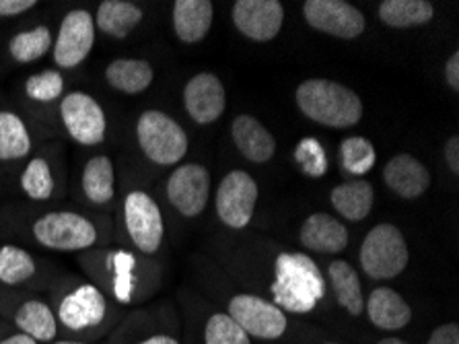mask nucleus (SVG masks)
<instances>
[{"instance_id": "obj_23", "label": "nucleus", "mask_w": 459, "mask_h": 344, "mask_svg": "<svg viewBox=\"0 0 459 344\" xmlns=\"http://www.w3.org/2000/svg\"><path fill=\"white\" fill-rule=\"evenodd\" d=\"M155 70L147 60L116 58L106 68V81L111 89L126 95H138L151 87Z\"/></svg>"}, {"instance_id": "obj_31", "label": "nucleus", "mask_w": 459, "mask_h": 344, "mask_svg": "<svg viewBox=\"0 0 459 344\" xmlns=\"http://www.w3.org/2000/svg\"><path fill=\"white\" fill-rule=\"evenodd\" d=\"M52 48V31L48 25H38L33 30L21 31L13 35L9 41V54L11 58L19 62V65H30V62L41 60L50 52Z\"/></svg>"}, {"instance_id": "obj_29", "label": "nucleus", "mask_w": 459, "mask_h": 344, "mask_svg": "<svg viewBox=\"0 0 459 344\" xmlns=\"http://www.w3.org/2000/svg\"><path fill=\"white\" fill-rule=\"evenodd\" d=\"M108 289L122 304H130L136 295V262L126 251H111L106 258Z\"/></svg>"}, {"instance_id": "obj_15", "label": "nucleus", "mask_w": 459, "mask_h": 344, "mask_svg": "<svg viewBox=\"0 0 459 344\" xmlns=\"http://www.w3.org/2000/svg\"><path fill=\"white\" fill-rule=\"evenodd\" d=\"M184 105L194 122H217L227 105V93L219 76L212 73H200L192 76L184 89Z\"/></svg>"}, {"instance_id": "obj_19", "label": "nucleus", "mask_w": 459, "mask_h": 344, "mask_svg": "<svg viewBox=\"0 0 459 344\" xmlns=\"http://www.w3.org/2000/svg\"><path fill=\"white\" fill-rule=\"evenodd\" d=\"M11 322L17 328V332L31 336L39 344H52L58 339V320H56L52 305L44 299L33 297L21 301L17 310L13 312Z\"/></svg>"}, {"instance_id": "obj_18", "label": "nucleus", "mask_w": 459, "mask_h": 344, "mask_svg": "<svg viewBox=\"0 0 459 344\" xmlns=\"http://www.w3.org/2000/svg\"><path fill=\"white\" fill-rule=\"evenodd\" d=\"M231 137L239 153L252 163H266L274 157L276 138L254 116L241 114L231 124Z\"/></svg>"}, {"instance_id": "obj_35", "label": "nucleus", "mask_w": 459, "mask_h": 344, "mask_svg": "<svg viewBox=\"0 0 459 344\" xmlns=\"http://www.w3.org/2000/svg\"><path fill=\"white\" fill-rule=\"evenodd\" d=\"M204 344H252V340L227 313H214L204 330Z\"/></svg>"}, {"instance_id": "obj_40", "label": "nucleus", "mask_w": 459, "mask_h": 344, "mask_svg": "<svg viewBox=\"0 0 459 344\" xmlns=\"http://www.w3.org/2000/svg\"><path fill=\"white\" fill-rule=\"evenodd\" d=\"M445 79H447L451 89L454 91L459 89V52H454V56L447 60V66H445Z\"/></svg>"}, {"instance_id": "obj_28", "label": "nucleus", "mask_w": 459, "mask_h": 344, "mask_svg": "<svg viewBox=\"0 0 459 344\" xmlns=\"http://www.w3.org/2000/svg\"><path fill=\"white\" fill-rule=\"evenodd\" d=\"M31 135L25 120L15 111H0V161H21L30 155Z\"/></svg>"}, {"instance_id": "obj_25", "label": "nucleus", "mask_w": 459, "mask_h": 344, "mask_svg": "<svg viewBox=\"0 0 459 344\" xmlns=\"http://www.w3.org/2000/svg\"><path fill=\"white\" fill-rule=\"evenodd\" d=\"M373 186L365 180L344 181L332 190V205L346 221H363L373 208Z\"/></svg>"}, {"instance_id": "obj_33", "label": "nucleus", "mask_w": 459, "mask_h": 344, "mask_svg": "<svg viewBox=\"0 0 459 344\" xmlns=\"http://www.w3.org/2000/svg\"><path fill=\"white\" fill-rule=\"evenodd\" d=\"M375 159H377L375 146L365 137H349L340 145V163H342L344 172L352 175H365L371 172Z\"/></svg>"}, {"instance_id": "obj_5", "label": "nucleus", "mask_w": 459, "mask_h": 344, "mask_svg": "<svg viewBox=\"0 0 459 344\" xmlns=\"http://www.w3.org/2000/svg\"><path fill=\"white\" fill-rule=\"evenodd\" d=\"M138 146L157 165H176L187 153V137L182 126L159 110L143 111L136 124Z\"/></svg>"}, {"instance_id": "obj_13", "label": "nucleus", "mask_w": 459, "mask_h": 344, "mask_svg": "<svg viewBox=\"0 0 459 344\" xmlns=\"http://www.w3.org/2000/svg\"><path fill=\"white\" fill-rule=\"evenodd\" d=\"M167 196L184 216H198L211 196V173L198 163L178 167L167 181Z\"/></svg>"}, {"instance_id": "obj_8", "label": "nucleus", "mask_w": 459, "mask_h": 344, "mask_svg": "<svg viewBox=\"0 0 459 344\" xmlns=\"http://www.w3.org/2000/svg\"><path fill=\"white\" fill-rule=\"evenodd\" d=\"M62 124L74 143L95 146L106 140L108 118L100 101L85 91H71L60 101Z\"/></svg>"}, {"instance_id": "obj_42", "label": "nucleus", "mask_w": 459, "mask_h": 344, "mask_svg": "<svg viewBox=\"0 0 459 344\" xmlns=\"http://www.w3.org/2000/svg\"><path fill=\"white\" fill-rule=\"evenodd\" d=\"M134 344H179L173 336H167V334H155V336H149V339L144 340H138Z\"/></svg>"}, {"instance_id": "obj_10", "label": "nucleus", "mask_w": 459, "mask_h": 344, "mask_svg": "<svg viewBox=\"0 0 459 344\" xmlns=\"http://www.w3.org/2000/svg\"><path fill=\"white\" fill-rule=\"evenodd\" d=\"M95 46V21L85 9L66 13L54 40V62L60 68H76L89 58Z\"/></svg>"}, {"instance_id": "obj_9", "label": "nucleus", "mask_w": 459, "mask_h": 344, "mask_svg": "<svg viewBox=\"0 0 459 344\" xmlns=\"http://www.w3.org/2000/svg\"><path fill=\"white\" fill-rule=\"evenodd\" d=\"M124 225L128 237L143 254H157L163 243V215L155 200L143 190H132L124 200Z\"/></svg>"}, {"instance_id": "obj_6", "label": "nucleus", "mask_w": 459, "mask_h": 344, "mask_svg": "<svg viewBox=\"0 0 459 344\" xmlns=\"http://www.w3.org/2000/svg\"><path fill=\"white\" fill-rule=\"evenodd\" d=\"M54 313L58 328H65L73 336H82L106 324L109 301L97 285L81 283L58 301Z\"/></svg>"}, {"instance_id": "obj_16", "label": "nucleus", "mask_w": 459, "mask_h": 344, "mask_svg": "<svg viewBox=\"0 0 459 344\" xmlns=\"http://www.w3.org/2000/svg\"><path fill=\"white\" fill-rule=\"evenodd\" d=\"M384 178L385 184L406 200L419 198L430 188V172L408 153H400L387 161Z\"/></svg>"}, {"instance_id": "obj_45", "label": "nucleus", "mask_w": 459, "mask_h": 344, "mask_svg": "<svg viewBox=\"0 0 459 344\" xmlns=\"http://www.w3.org/2000/svg\"><path fill=\"white\" fill-rule=\"evenodd\" d=\"M325 344H338V342H325Z\"/></svg>"}, {"instance_id": "obj_12", "label": "nucleus", "mask_w": 459, "mask_h": 344, "mask_svg": "<svg viewBox=\"0 0 459 344\" xmlns=\"http://www.w3.org/2000/svg\"><path fill=\"white\" fill-rule=\"evenodd\" d=\"M303 15L313 30L340 40H354L365 31L363 13L344 0H307Z\"/></svg>"}, {"instance_id": "obj_34", "label": "nucleus", "mask_w": 459, "mask_h": 344, "mask_svg": "<svg viewBox=\"0 0 459 344\" xmlns=\"http://www.w3.org/2000/svg\"><path fill=\"white\" fill-rule=\"evenodd\" d=\"M65 93V76L58 70H41L25 81V95L33 101L50 103Z\"/></svg>"}, {"instance_id": "obj_3", "label": "nucleus", "mask_w": 459, "mask_h": 344, "mask_svg": "<svg viewBox=\"0 0 459 344\" xmlns=\"http://www.w3.org/2000/svg\"><path fill=\"white\" fill-rule=\"evenodd\" d=\"M33 240L54 251H82L100 242V229L85 215L73 210H52L31 225Z\"/></svg>"}, {"instance_id": "obj_22", "label": "nucleus", "mask_w": 459, "mask_h": 344, "mask_svg": "<svg viewBox=\"0 0 459 344\" xmlns=\"http://www.w3.org/2000/svg\"><path fill=\"white\" fill-rule=\"evenodd\" d=\"M95 30L114 40H126L141 25L143 9L128 0H103L93 17Z\"/></svg>"}, {"instance_id": "obj_41", "label": "nucleus", "mask_w": 459, "mask_h": 344, "mask_svg": "<svg viewBox=\"0 0 459 344\" xmlns=\"http://www.w3.org/2000/svg\"><path fill=\"white\" fill-rule=\"evenodd\" d=\"M0 344H39L38 340H33L31 336H27L23 332H13V334H6L4 339H0Z\"/></svg>"}, {"instance_id": "obj_7", "label": "nucleus", "mask_w": 459, "mask_h": 344, "mask_svg": "<svg viewBox=\"0 0 459 344\" xmlns=\"http://www.w3.org/2000/svg\"><path fill=\"white\" fill-rule=\"evenodd\" d=\"M229 318L239 324L247 336L260 340H276L287 332L289 320L281 307L257 295L241 293L229 301Z\"/></svg>"}, {"instance_id": "obj_44", "label": "nucleus", "mask_w": 459, "mask_h": 344, "mask_svg": "<svg viewBox=\"0 0 459 344\" xmlns=\"http://www.w3.org/2000/svg\"><path fill=\"white\" fill-rule=\"evenodd\" d=\"M377 344H408V342H406V340H402V339H395V336H389V339L379 340Z\"/></svg>"}, {"instance_id": "obj_21", "label": "nucleus", "mask_w": 459, "mask_h": 344, "mask_svg": "<svg viewBox=\"0 0 459 344\" xmlns=\"http://www.w3.org/2000/svg\"><path fill=\"white\" fill-rule=\"evenodd\" d=\"M212 3L208 0H178L173 3V30L184 44H198L212 25Z\"/></svg>"}, {"instance_id": "obj_4", "label": "nucleus", "mask_w": 459, "mask_h": 344, "mask_svg": "<svg viewBox=\"0 0 459 344\" xmlns=\"http://www.w3.org/2000/svg\"><path fill=\"white\" fill-rule=\"evenodd\" d=\"M410 260L404 234L389 223H379L368 231L360 245V266L373 280H389L406 270Z\"/></svg>"}, {"instance_id": "obj_1", "label": "nucleus", "mask_w": 459, "mask_h": 344, "mask_svg": "<svg viewBox=\"0 0 459 344\" xmlns=\"http://www.w3.org/2000/svg\"><path fill=\"white\" fill-rule=\"evenodd\" d=\"M325 283L319 266L309 256L284 251L274 262L273 304L282 312L309 313L324 299Z\"/></svg>"}, {"instance_id": "obj_26", "label": "nucleus", "mask_w": 459, "mask_h": 344, "mask_svg": "<svg viewBox=\"0 0 459 344\" xmlns=\"http://www.w3.org/2000/svg\"><path fill=\"white\" fill-rule=\"evenodd\" d=\"M328 272L338 305L351 315L363 313L365 297L363 289H360V278L357 275V270H354L349 262H344V260H333Z\"/></svg>"}, {"instance_id": "obj_36", "label": "nucleus", "mask_w": 459, "mask_h": 344, "mask_svg": "<svg viewBox=\"0 0 459 344\" xmlns=\"http://www.w3.org/2000/svg\"><path fill=\"white\" fill-rule=\"evenodd\" d=\"M295 159L297 163L301 165V170L309 178H322V175L328 172V157H325V151L319 140L316 138H303L301 143L297 145L295 149Z\"/></svg>"}, {"instance_id": "obj_37", "label": "nucleus", "mask_w": 459, "mask_h": 344, "mask_svg": "<svg viewBox=\"0 0 459 344\" xmlns=\"http://www.w3.org/2000/svg\"><path fill=\"white\" fill-rule=\"evenodd\" d=\"M427 344H459V324L449 322L430 332Z\"/></svg>"}, {"instance_id": "obj_24", "label": "nucleus", "mask_w": 459, "mask_h": 344, "mask_svg": "<svg viewBox=\"0 0 459 344\" xmlns=\"http://www.w3.org/2000/svg\"><path fill=\"white\" fill-rule=\"evenodd\" d=\"M82 192L91 205H108L116 194V170L114 161L108 155H95L87 161L81 178Z\"/></svg>"}, {"instance_id": "obj_39", "label": "nucleus", "mask_w": 459, "mask_h": 344, "mask_svg": "<svg viewBox=\"0 0 459 344\" xmlns=\"http://www.w3.org/2000/svg\"><path fill=\"white\" fill-rule=\"evenodd\" d=\"M445 161H447L449 170L455 175L459 173V137H451L445 145Z\"/></svg>"}, {"instance_id": "obj_14", "label": "nucleus", "mask_w": 459, "mask_h": 344, "mask_svg": "<svg viewBox=\"0 0 459 344\" xmlns=\"http://www.w3.org/2000/svg\"><path fill=\"white\" fill-rule=\"evenodd\" d=\"M233 23L249 40L270 41L282 30L284 9L278 0H238Z\"/></svg>"}, {"instance_id": "obj_38", "label": "nucleus", "mask_w": 459, "mask_h": 344, "mask_svg": "<svg viewBox=\"0 0 459 344\" xmlns=\"http://www.w3.org/2000/svg\"><path fill=\"white\" fill-rule=\"evenodd\" d=\"M36 0H0V17H19L31 11Z\"/></svg>"}, {"instance_id": "obj_2", "label": "nucleus", "mask_w": 459, "mask_h": 344, "mask_svg": "<svg viewBox=\"0 0 459 344\" xmlns=\"http://www.w3.org/2000/svg\"><path fill=\"white\" fill-rule=\"evenodd\" d=\"M297 105L309 120L330 128H351L363 118V101L352 89L328 79H307L297 87Z\"/></svg>"}, {"instance_id": "obj_20", "label": "nucleus", "mask_w": 459, "mask_h": 344, "mask_svg": "<svg viewBox=\"0 0 459 344\" xmlns=\"http://www.w3.org/2000/svg\"><path fill=\"white\" fill-rule=\"evenodd\" d=\"M301 243L317 254H338L349 245V231L336 216L316 213L301 227Z\"/></svg>"}, {"instance_id": "obj_17", "label": "nucleus", "mask_w": 459, "mask_h": 344, "mask_svg": "<svg viewBox=\"0 0 459 344\" xmlns=\"http://www.w3.org/2000/svg\"><path fill=\"white\" fill-rule=\"evenodd\" d=\"M367 315L371 324L385 332H398L412 322V307L398 291L377 287L367 299Z\"/></svg>"}, {"instance_id": "obj_11", "label": "nucleus", "mask_w": 459, "mask_h": 344, "mask_svg": "<svg viewBox=\"0 0 459 344\" xmlns=\"http://www.w3.org/2000/svg\"><path fill=\"white\" fill-rule=\"evenodd\" d=\"M257 202V184L247 172H229L217 190V213L231 229H243L252 221Z\"/></svg>"}, {"instance_id": "obj_32", "label": "nucleus", "mask_w": 459, "mask_h": 344, "mask_svg": "<svg viewBox=\"0 0 459 344\" xmlns=\"http://www.w3.org/2000/svg\"><path fill=\"white\" fill-rule=\"evenodd\" d=\"M21 188L27 198L50 200L56 188L50 163L44 157H33L21 173Z\"/></svg>"}, {"instance_id": "obj_43", "label": "nucleus", "mask_w": 459, "mask_h": 344, "mask_svg": "<svg viewBox=\"0 0 459 344\" xmlns=\"http://www.w3.org/2000/svg\"><path fill=\"white\" fill-rule=\"evenodd\" d=\"M52 344H89L81 339H56Z\"/></svg>"}, {"instance_id": "obj_30", "label": "nucleus", "mask_w": 459, "mask_h": 344, "mask_svg": "<svg viewBox=\"0 0 459 344\" xmlns=\"http://www.w3.org/2000/svg\"><path fill=\"white\" fill-rule=\"evenodd\" d=\"M38 264L30 251L19 245L0 248V285L21 287L36 277Z\"/></svg>"}, {"instance_id": "obj_27", "label": "nucleus", "mask_w": 459, "mask_h": 344, "mask_svg": "<svg viewBox=\"0 0 459 344\" xmlns=\"http://www.w3.org/2000/svg\"><path fill=\"white\" fill-rule=\"evenodd\" d=\"M433 17L435 9L427 0H384L379 4V19L394 30L427 25Z\"/></svg>"}]
</instances>
